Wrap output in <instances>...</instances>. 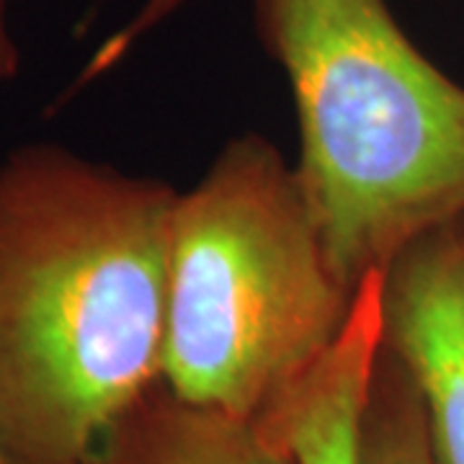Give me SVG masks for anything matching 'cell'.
<instances>
[{
  "label": "cell",
  "instance_id": "cell-1",
  "mask_svg": "<svg viewBox=\"0 0 464 464\" xmlns=\"http://www.w3.org/2000/svg\"><path fill=\"white\" fill-rule=\"evenodd\" d=\"M179 194L54 145L0 166V447L88 464L163 382Z\"/></svg>",
  "mask_w": 464,
  "mask_h": 464
},
{
  "label": "cell",
  "instance_id": "cell-2",
  "mask_svg": "<svg viewBox=\"0 0 464 464\" xmlns=\"http://www.w3.org/2000/svg\"><path fill=\"white\" fill-rule=\"evenodd\" d=\"M297 109V176L351 292L418 237L464 219V85L387 0H253Z\"/></svg>",
  "mask_w": 464,
  "mask_h": 464
},
{
  "label": "cell",
  "instance_id": "cell-3",
  "mask_svg": "<svg viewBox=\"0 0 464 464\" xmlns=\"http://www.w3.org/2000/svg\"><path fill=\"white\" fill-rule=\"evenodd\" d=\"M353 295L297 168L264 137H237L173 207L163 384L188 405L256 418L325 356Z\"/></svg>",
  "mask_w": 464,
  "mask_h": 464
},
{
  "label": "cell",
  "instance_id": "cell-4",
  "mask_svg": "<svg viewBox=\"0 0 464 464\" xmlns=\"http://www.w3.org/2000/svg\"><path fill=\"white\" fill-rule=\"evenodd\" d=\"M382 346L413 382L433 464H464V219L387 266Z\"/></svg>",
  "mask_w": 464,
  "mask_h": 464
},
{
  "label": "cell",
  "instance_id": "cell-5",
  "mask_svg": "<svg viewBox=\"0 0 464 464\" xmlns=\"http://www.w3.org/2000/svg\"><path fill=\"white\" fill-rule=\"evenodd\" d=\"M88 464H292L256 418L188 405L170 392L140 402Z\"/></svg>",
  "mask_w": 464,
  "mask_h": 464
},
{
  "label": "cell",
  "instance_id": "cell-6",
  "mask_svg": "<svg viewBox=\"0 0 464 464\" xmlns=\"http://www.w3.org/2000/svg\"><path fill=\"white\" fill-rule=\"evenodd\" d=\"M364 464H433L413 382L384 346L366 408Z\"/></svg>",
  "mask_w": 464,
  "mask_h": 464
},
{
  "label": "cell",
  "instance_id": "cell-7",
  "mask_svg": "<svg viewBox=\"0 0 464 464\" xmlns=\"http://www.w3.org/2000/svg\"><path fill=\"white\" fill-rule=\"evenodd\" d=\"M191 3L194 0H142V5L134 11L132 18L124 26H119L109 39H103L99 50L91 54V60L81 70L72 91L83 88L85 83H91L101 75H106L109 70H114L116 65H121L148 39L150 34L155 32L158 26H163L166 21H170L181 8L191 5Z\"/></svg>",
  "mask_w": 464,
  "mask_h": 464
},
{
  "label": "cell",
  "instance_id": "cell-8",
  "mask_svg": "<svg viewBox=\"0 0 464 464\" xmlns=\"http://www.w3.org/2000/svg\"><path fill=\"white\" fill-rule=\"evenodd\" d=\"M18 63H21V52H18L14 34L8 29V21H5V0H0V81L14 78Z\"/></svg>",
  "mask_w": 464,
  "mask_h": 464
},
{
  "label": "cell",
  "instance_id": "cell-9",
  "mask_svg": "<svg viewBox=\"0 0 464 464\" xmlns=\"http://www.w3.org/2000/svg\"><path fill=\"white\" fill-rule=\"evenodd\" d=\"M0 464H11L8 459H5V454H3V447H0Z\"/></svg>",
  "mask_w": 464,
  "mask_h": 464
}]
</instances>
